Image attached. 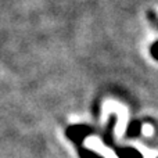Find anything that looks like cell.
<instances>
[{"mask_svg":"<svg viewBox=\"0 0 158 158\" xmlns=\"http://www.w3.org/2000/svg\"><path fill=\"white\" fill-rule=\"evenodd\" d=\"M122 158H142V154H139L135 150H126L125 156H121Z\"/></svg>","mask_w":158,"mask_h":158,"instance_id":"obj_1","label":"cell"},{"mask_svg":"<svg viewBox=\"0 0 158 158\" xmlns=\"http://www.w3.org/2000/svg\"><path fill=\"white\" fill-rule=\"evenodd\" d=\"M151 53H153V56L158 60V42H157L156 44H154L153 47H151Z\"/></svg>","mask_w":158,"mask_h":158,"instance_id":"obj_2","label":"cell"}]
</instances>
